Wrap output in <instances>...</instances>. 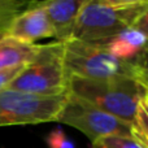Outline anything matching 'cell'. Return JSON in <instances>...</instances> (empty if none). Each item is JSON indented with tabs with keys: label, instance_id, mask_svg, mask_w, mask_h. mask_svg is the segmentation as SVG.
<instances>
[{
	"label": "cell",
	"instance_id": "obj_1",
	"mask_svg": "<svg viewBox=\"0 0 148 148\" xmlns=\"http://www.w3.org/2000/svg\"><path fill=\"white\" fill-rule=\"evenodd\" d=\"M147 9L148 0H86L72 39L104 43L131 27Z\"/></svg>",
	"mask_w": 148,
	"mask_h": 148
},
{
	"label": "cell",
	"instance_id": "obj_2",
	"mask_svg": "<svg viewBox=\"0 0 148 148\" xmlns=\"http://www.w3.org/2000/svg\"><path fill=\"white\" fill-rule=\"evenodd\" d=\"M69 92L131 126L144 90L135 77L87 79L70 75Z\"/></svg>",
	"mask_w": 148,
	"mask_h": 148
},
{
	"label": "cell",
	"instance_id": "obj_3",
	"mask_svg": "<svg viewBox=\"0 0 148 148\" xmlns=\"http://www.w3.org/2000/svg\"><path fill=\"white\" fill-rule=\"evenodd\" d=\"M65 44H40L34 60L22 69L5 90L39 96H60L69 92V78L64 61Z\"/></svg>",
	"mask_w": 148,
	"mask_h": 148
},
{
	"label": "cell",
	"instance_id": "obj_4",
	"mask_svg": "<svg viewBox=\"0 0 148 148\" xmlns=\"http://www.w3.org/2000/svg\"><path fill=\"white\" fill-rule=\"evenodd\" d=\"M64 51L65 68L69 75L87 79H107L113 77H135L133 62L122 61L107 49L104 43L72 39Z\"/></svg>",
	"mask_w": 148,
	"mask_h": 148
},
{
	"label": "cell",
	"instance_id": "obj_5",
	"mask_svg": "<svg viewBox=\"0 0 148 148\" xmlns=\"http://www.w3.org/2000/svg\"><path fill=\"white\" fill-rule=\"evenodd\" d=\"M55 122L69 125L79 130L91 140V143L112 135L133 138V130L129 123L103 112L70 92L57 113Z\"/></svg>",
	"mask_w": 148,
	"mask_h": 148
},
{
	"label": "cell",
	"instance_id": "obj_6",
	"mask_svg": "<svg viewBox=\"0 0 148 148\" xmlns=\"http://www.w3.org/2000/svg\"><path fill=\"white\" fill-rule=\"evenodd\" d=\"M68 94L60 96H39L3 90L0 91V127L55 122Z\"/></svg>",
	"mask_w": 148,
	"mask_h": 148
},
{
	"label": "cell",
	"instance_id": "obj_7",
	"mask_svg": "<svg viewBox=\"0 0 148 148\" xmlns=\"http://www.w3.org/2000/svg\"><path fill=\"white\" fill-rule=\"evenodd\" d=\"M5 35L25 43L35 44L36 40L53 36V34L47 13L39 3L33 1L13 20Z\"/></svg>",
	"mask_w": 148,
	"mask_h": 148
},
{
	"label": "cell",
	"instance_id": "obj_8",
	"mask_svg": "<svg viewBox=\"0 0 148 148\" xmlns=\"http://www.w3.org/2000/svg\"><path fill=\"white\" fill-rule=\"evenodd\" d=\"M86 0H48L39 5L47 13L56 42L66 43L72 40L79 13Z\"/></svg>",
	"mask_w": 148,
	"mask_h": 148
},
{
	"label": "cell",
	"instance_id": "obj_9",
	"mask_svg": "<svg viewBox=\"0 0 148 148\" xmlns=\"http://www.w3.org/2000/svg\"><path fill=\"white\" fill-rule=\"evenodd\" d=\"M147 43V36L142 31L134 29L133 26L104 42L107 49L113 56L122 61L130 62H133L136 56L146 49Z\"/></svg>",
	"mask_w": 148,
	"mask_h": 148
},
{
	"label": "cell",
	"instance_id": "obj_10",
	"mask_svg": "<svg viewBox=\"0 0 148 148\" xmlns=\"http://www.w3.org/2000/svg\"><path fill=\"white\" fill-rule=\"evenodd\" d=\"M40 44H30L5 35L0 40V70L30 64L38 55Z\"/></svg>",
	"mask_w": 148,
	"mask_h": 148
},
{
	"label": "cell",
	"instance_id": "obj_11",
	"mask_svg": "<svg viewBox=\"0 0 148 148\" xmlns=\"http://www.w3.org/2000/svg\"><path fill=\"white\" fill-rule=\"evenodd\" d=\"M133 138L143 148H148V96L146 92L139 100L133 125Z\"/></svg>",
	"mask_w": 148,
	"mask_h": 148
},
{
	"label": "cell",
	"instance_id": "obj_12",
	"mask_svg": "<svg viewBox=\"0 0 148 148\" xmlns=\"http://www.w3.org/2000/svg\"><path fill=\"white\" fill-rule=\"evenodd\" d=\"M30 3L21 0H0V34H5L10 23L18 14L29 7Z\"/></svg>",
	"mask_w": 148,
	"mask_h": 148
},
{
	"label": "cell",
	"instance_id": "obj_13",
	"mask_svg": "<svg viewBox=\"0 0 148 148\" xmlns=\"http://www.w3.org/2000/svg\"><path fill=\"white\" fill-rule=\"evenodd\" d=\"M91 148H143L136 140L127 136H105L91 143Z\"/></svg>",
	"mask_w": 148,
	"mask_h": 148
},
{
	"label": "cell",
	"instance_id": "obj_14",
	"mask_svg": "<svg viewBox=\"0 0 148 148\" xmlns=\"http://www.w3.org/2000/svg\"><path fill=\"white\" fill-rule=\"evenodd\" d=\"M47 143L49 148H74L73 142L66 138L65 133L60 127L55 129L48 134Z\"/></svg>",
	"mask_w": 148,
	"mask_h": 148
},
{
	"label": "cell",
	"instance_id": "obj_15",
	"mask_svg": "<svg viewBox=\"0 0 148 148\" xmlns=\"http://www.w3.org/2000/svg\"><path fill=\"white\" fill-rule=\"evenodd\" d=\"M133 64L136 70L135 77H139V78L148 82V49L147 48L136 56V59L133 61Z\"/></svg>",
	"mask_w": 148,
	"mask_h": 148
},
{
	"label": "cell",
	"instance_id": "obj_16",
	"mask_svg": "<svg viewBox=\"0 0 148 148\" xmlns=\"http://www.w3.org/2000/svg\"><path fill=\"white\" fill-rule=\"evenodd\" d=\"M26 65H22V66H16L12 68V69H7V70H0V91L5 90L8 87V84L16 78L22 69L25 68Z\"/></svg>",
	"mask_w": 148,
	"mask_h": 148
},
{
	"label": "cell",
	"instance_id": "obj_17",
	"mask_svg": "<svg viewBox=\"0 0 148 148\" xmlns=\"http://www.w3.org/2000/svg\"><path fill=\"white\" fill-rule=\"evenodd\" d=\"M133 27L136 29V30H139V31H142V33L148 38V9L136 20V22L133 25Z\"/></svg>",
	"mask_w": 148,
	"mask_h": 148
},
{
	"label": "cell",
	"instance_id": "obj_18",
	"mask_svg": "<svg viewBox=\"0 0 148 148\" xmlns=\"http://www.w3.org/2000/svg\"><path fill=\"white\" fill-rule=\"evenodd\" d=\"M136 79H138V82L140 83V86L143 87V90H144V92L148 95V82L147 81H144V79H142V78H139V77H135Z\"/></svg>",
	"mask_w": 148,
	"mask_h": 148
},
{
	"label": "cell",
	"instance_id": "obj_19",
	"mask_svg": "<svg viewBox=\"0 0 148 148\" xmlns=\"http://www.w3.org/2000/svg\"><path fill=\"white\" fill-rule=\"evenodd\" d=\"M4 36H5V34H0V40H1V39L4 38Z\"/></svg>",
	"mask_w": 148,
	"mask_h": 148
},
{
	"label": "cell",
	"instance_id": "obj_20",
	"mask_svg": "<svg viewBox=\"0 0 148 148\" xmlns=\"http://www.w3.org/2000/svg\"><path fill=\"white\" fill-rule=\"evenodd\" d=\"M146 48H147V49H148V43H147V47H146Z\"/></svg>",
	"mask_w": 148,
	"mask_h": 148
},
{
	"label": "cell",
	"instance_id": "obj_21",
	"mask_svg": "<svg viewBox=\"0 0 148 148\" xmlns=\"http://www.w3.org/2000/svg\"><path fill=\"white\" fill-rule=\"evenodd\" d=\"M146 95H147V94H146ZM147 96H148V95H147Z\"/></svg>",
	"mask_w": 148,
	"mask_h": 148
}]
</instances>
